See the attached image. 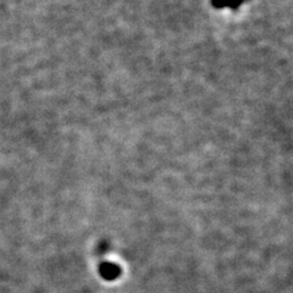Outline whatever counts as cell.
<instances>
[{
  "instance_id": "2",
  "label": "cell",
  "mask_w": 293,
  "mask_h": 293,
  "mask_svg": "<svg viewBox=\"0 0 293 293\" xmlns=\"http://www.w3.org/2000/svg\"><path fill=\"white\" fill-rule=\"evenodd\" d=\"M211 5L216 9H224L228 6V0H211Z\"/></svg>"
},
{
  "instance_id": "3",
  "label": "cell",
  "mask_w": 293,
  "mask_h": 293,
  "mask_svg": "<svg viewBox=\"0 0 293 293\" xmlns=\"http://www.w3.org/2000/svg\"><path fill=\"white\" fill-rule=\"evenodd\" d=\"M245 2V0H228V7L236 10Z\"/></svg>"
},
{
  "instance_id": "1",
  "label": "cell",
  "mask_w": 293,
  "mask_h": 293,
  "mask_svg": "<svg viewBox=\"0 0 293 293\" xmlns=\"http://www.w3.org/2000/svg\"><path fill=\"white\" fill-rule=\"evenodd\" d=\"M100 275L102 277H104L105 280H115L116 277H119L120 275V268L117 267L114 263H103L100 265Z\"/></svg>"
}]
</instances>
